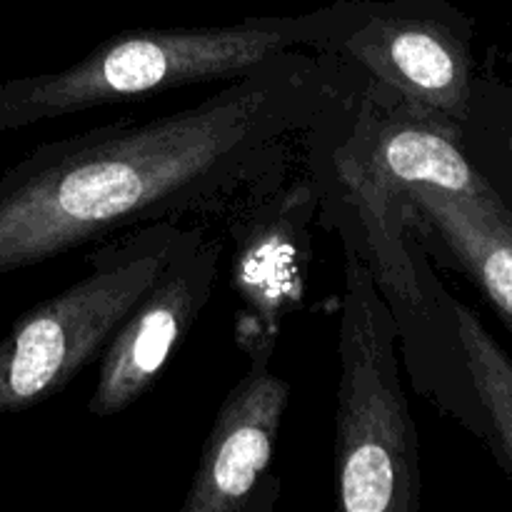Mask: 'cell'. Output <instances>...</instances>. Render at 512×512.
<instances>
[{
	"label": "cell",
	"mask_w": 512,
	"mask_h": 512,
	"mask_svg": "<svg viewBox=\"0 0 512 512\" xmlns=\"http://www.w3.org/2000/svg\"><path fill=\"white\" fill-rule=\"evenodd\" d=\"M358 80L338 53L295 48L183 110L40 143L0 175V278L230 208L280 178L293 138Z\"/></svg>",
	"instance_id": "1"
},
{
	"label": "cell",
	"mask_w": 512,
	"mask_h": 512,
	"mask_svg": "<svg viewBox=\"0 0 512 512\" xmlns=\"http://www.w3.org/2000/svg\"><path fill=\"white\" fill-rule=\"evenodd\" d=\"M318 218L373 275L398 325L400 360L415 390L483 440V410L465 365L455 295L410 228V188L433 185L503 200L463 148V125L423 113L360 73L305 130Z\"/></svg>",
	"instance_id": "2"
},
{
	"label": "cell",
	"mask_w": 512,
	"mask_h": 512,
	"mask_svg": "<svg viewBox=\"0 0 512 512\" xmlns=\"http://www.w3.org/2000/svg\"><path fill=\"white\" fill-rule=\"evenodd\" d=\"M363 13L365 0H340L308 13L228 25L123 30L68 68L0 83V135L190 85L228 83L285 50L335 53Z\"/></svg>",
	"instance_id": "3"
},
{
	"label": "cell",
	"mask_w": 512,
	"mask_h": 512,
	"mask_svg": "<svg viewBox=\"0 0 512 512\" xmlns=\"http://www.w3.org/2000/svg\"><path fill=\"white\" fill-rule=\"evenodd\" d=\"M345 253L338 325L335 475L348 512L420 510L418 425L400 378L398 325L373 275Z\"/></svg>",
	"instance_id": "4"
},
{
	"label": "cell",
	"mask_w": 512,
	"mask_h": 512,
	"mask_svg": "<svg viewBox=\"0 0 512 512\" xmlns=\"http://www.w3.org/2000/svg\"><path fill=\"white\" fill-rule=\"evenodd\" d=\"M178 223H153L88 255V273L25 310L0 340V415L25 413L63 393L148 293L183 238Z\"/></svg>",
	"instance_id": "5"
},
{
	"label": "cell",
	"mask_w": 512,
	"mask_h": 512,
	"mask_svg": "<svg viewBox=\"0 0 512 512\" xmlns=\"http://www.w3.org/2000/svg\"><path fill=\"white\" fill-rule=\"evenodd\" d=\"M473 28L453 0H365L335 53L375 88L463 125L475 90Z\"/></svg>",
	"instance_id": "6"
},
{
	"label": "cell",
	"mask_w": 512,
	"mask_h": 512,
	"mask_svg": "<svg viewBox=\"0 0 512 512\" xmlns=\"http://www.w3.org/2000/svg\"><path fill=\"white\" fill-rule=\"evenodd\" d=\"M318 195L310 178L268 180L243 195L230 223V288L238 298L235 343L245 355L275 353L285 318L300 308L313 263Z\"/></svg>",
	"instance_id": "7"
},
{
	"label": "cell",
	"mask_w": 512,
	"mask_h": 512,
	"mask_svg": "<svg viewBox=\"0 0 512 512\" xmlns=\"http://www.w3.org/2000/svg\"><path fill=\"white\" fill-rule=\"evenodd\" d=\"M218 273L220 245L200 228H185L155 283L105 345L88 398L90 415L113 418L153 388L208 308Z\"/></svg>",
	"instance_id": "8"
},
{
	"label": "cell",
	"mask_w": 512,
	"mask_h": 512,
	"mask_svg": "<svg viewBox=\"0 0 512 512\" xmlns=\"http://www.w3.org/2000/svg\"><path fill=\"white\" fill-rule=\"evenodd\" d=\"M273 355H248V370L220 405L180 512H270L278 503L273 455L290 385L270 365Z\"/></svg>",
	"instance_id": "9"
},
{
	"label": "cell",
	"mask_w": 512,
	"mask_h": 512,
	"mask_svg": "<svg viewBox=\"0 0 512 512\" xmlns=\"http://www.w3.org/2000/svg\"><path fill=\"white\" fill-rule=\"evenodd\" d=\"M410 228L425 253L470 278L512 330V208L433 185L410 188Z\"/></svg>",
	"instance_id": "10"
},
{
	"label": "cell",
	"mask_w": 512,
	"mask_h": 512,
	"mask_svg": "<svg viewBox=\"0 0 512 512\" xmlns=\"http://www.w3.org/2000/svg\"><path fill=\"white\" fill-rule=\"evenodd\" d=\"M453 313L475 398L483 410V440L505 473L512 475V360L473 308L453 298Z\"/></svg>",
	"instance_id": "11"
},
{
	"label": "cell",
	"mask_w": 512,
	"mask_h": 512,
	"mask_svg": "<svg viewBox=\"0 0 512 512\" xmlns=\"http://www.w3.org/2000/svg\"><path fill=\"white\" fill-rule=\"evenodd\" d=\"M463 148L503 203H512V88L475 78Z\"/></svg>",
	"instance_id": "12"
}]
</instances>
